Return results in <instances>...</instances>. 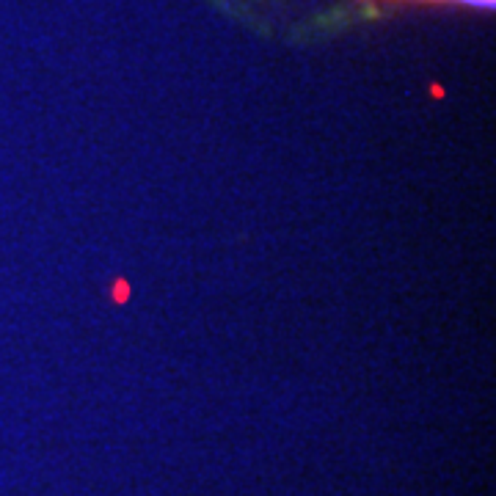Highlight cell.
Masks as SVG:
<instances>
[{
  "label": "cell",
  "mask_w": 496,
  "mask_h": 496,
  "mask_svg": "<svg viewBox=\"0 0 496 496\" xmlns=\"http://www.w3.org/2000/svg\"><path fill=\"white\" fill-rule=\"evenodd\" d=\"M455 3H469V6H477V9H491L494 6V0H455Z\"/></svg>",
  "instance_id": "6da1fadb"
}]
</instances>
